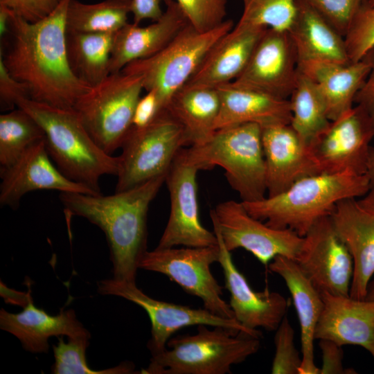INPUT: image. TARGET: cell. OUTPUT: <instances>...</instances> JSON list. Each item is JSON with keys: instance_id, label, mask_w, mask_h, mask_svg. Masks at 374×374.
Masks as SVG:
<instances>
[{"instance_id": "cell-23", "label": "cell", "mask_w": 374, "mask_h": 374, "mask_svg": "<svg viewBox=\"0 0 374 374\" xmlns=\"http://www.w3.org/2000/svg\"><path fill=\"white\" fill-rule=\"evenodd\" d=\"M266 29L237 23L213 45L185 85L216 89L234 81Z\"/></svg>"}, {"instance_id": "cell-18", "label": "cell", "mask_w": 374, "mask_h": 374, "mask_svg": "<svg viewBox=\"0 0 374 374\" xmlns=\"http://www.w3.org/2000/svg\"><path fill=\"white\" fill-rule=\"evenodd\" d=\"M52 161L44 139L30 147L10 167L1 170L0 204L15 208L24 195L38 190L99 195L66 177Z\"/></svg>"}, {"instance_id": "cell-5", "label": "cell", "mask_w": 374, "mask_h": 374, "mask_svg": "<svg viewBox=\"0 0 374 374\" xmlns=\"http://www.w3.org/2000/svg\"><path fill=\"white\" fill-rule=\"evenodd\" d=\"M197 326V333L171 337L141 373L230 374L260 349L258 337L231 328ZM211 327V326H210Z\"/></svg>"}, {"instance_id": "cell-30", "label": "cell", "mask_w": 374, "mask_h": 374, "mask_svg": "<svg viewBox=\"0 0 374 374\" xmlns=\"http://www.w3.org/2000/svg\"><path fill=\"white\" fill-rule=\"evenodd\" d=\"M115 33L67 32L69 62L75 75L91 87L110 74Z\"/></svg>"}, {"instance_id": "cell-32", "label": "cell", "mask_w": 374, "mask_h": 374, "mask_svg": "<svg viewBox=\"0 0 374 374\" xmlns=\"http://www.w3.org/2000/svg\"><path fill=\"white\" fill-rule=\"evenodd\" d=\"M132 0L84 3L71 0L66 10L67 32L115 33L127 22Z\"/></svg>"}, {"instance_id": "cell-12", "label": "cell", "mask_w": 374, "mask_h": 374, "mask_svg": "<svg viewBox=\"0 0 374 374\" xmlns=\"http://www.w3.org/2000/svg\"><path fill=\"white\" fill-rule=\"evenodd\" d=\"M210 216L229 251L244 249L265 266L277 256L295 260L303 242V237L290 229H275L254 218L242 202H220Z\"/></svg>"}, {"instance_id": "cell-35", "label": "cell", "mask_w": 374, "mask_h": 374, "mask_svg": "<svg viewBox=\"0 0 374 374\" xmlns=\"http://www.w3.org/2000/svg\"><path fill=\"white\" fill-rule=\"evenodd\" d=\"M239 24L287 31L294 24L298 0H242Z\"/></svg>"}, {"instance_id": "cell-20", "label": "cell", "mask_w": 374, "mask_h": 374, "mask_svg": "<svg viewBox=\"0 0 374 374\" xmlns=\"http://www.w3.org/2000/svg\"><path fill=\"white\" fill-rule=\"evenodd\" d=\"M335 231L353 262L349 296L364 299L374 276V215L356 198L339 201L330 214Z\"/></svg>"}, {"instance_id": "cell-36", "label": "cell", "mask_w": 374, "mask_h": 374, "mask_svg": "<svg viewBox=\"0 0 374 374\" xmlns=\"http://www.w3.org/2000/svg\"><path fill=\"white\" fill-rule=\"evenodd\" d=\"M350 62L362 60L374 48V6L366 5L357 15L344 36Z\"/></svg>"}, {"instance_id": "cell-44", "label": "cell", "mask_w": 374, "mask_h": 374, "mask_svg": "<svg viewBox=\"0 0 374 374\" xmlns=\"http://www.w3.org/2000/svg\"><path fill=\"white\" fill-rule=\"evenodd\" d=\"M370 64V71L357 92L355 105L361 107L374 125V48L364 57Z\"/></svg>"}, {"instance_id": "cell-37", "label": "cell", "mask_w": 374, "mask_h": 374, "mask_svg": "<svg viewBox=\"0 0 374 374\" xmlns=\"http://www.w3.org/2000/svg\"><path fill=\"white\" fill-rule=\"evenodd\" d=\"M273 374H299L302 363L294 343V331L285 315L275 330Z\"/></svg>"}, {"instance_id": "cell-3", "label": "cell", "mask_w": 374, "mask_h": 374, "mask_svg": "<svg viewBox=\"0 0 374 374\" xmlns=\"http://www.w3.org/2000/svg\"><path fill=\"white\" fill-rule=\"evenodd\" d=\"M369 191L366 175L319 173L298 180L276 195L242 202L254 218L265 221L271 227L290 229L303 237L319 219L330 215L339 201L361 198Z\"/></svg>"}, {"instance_id": "cell-33", "label": "cell", "mask_w": 374, "mask_h": 374, "mask_svg": "<svg viewBox=\"0 0 374 374\" xmlns=\"http://www.w3.org/2000/svg\"><path fill=\"white\" fill-rule=\"evenodd\" d=\"M44 139L37 121L20 107L0 116V171L12 165L30 147Z\"/></svg>"}, {"instance_id": "cell-10", "label": "cell", "mask_w": 374, "mask_h": 374, "mask_svg": "<svg viewBox=\"0 0 374 374\" xmlns=\"http://www.w3.org/2000/svg\"><path fill=\"white\" fill-rule=\"evenodd\" d=\"M218 244L211 247L181 248L156 247L147 251L139 262V269L166 276L187 294L201 299L204 308L227 319H235L229 305L222 299V287L212 274L211 266L219 260Z\"/></svg>"}, {"instance_id": "cell-43", "label": "cell", "mask_w": 374, "mask_h": 374, "mask_svg": "<svg viewBox=\"0 0 374 374\" xmlns=\"http://www.w3.org/2000/svg\"><path fill=\"white\" fill-rule=\"evenodd\" d=\"M319 346L323 360L319 374L349 373V369L344 368L341 346L328 339H319Z\"/></svg>"}, {"instance_id": "cell-17", "label": "cell", "mask_w": 374, "mask_h": 374, "mask_svg": "<svg viewBox=\"0 0 374 374\" xmlns=\"http://www.w3.org/2000/svg\"><path fill=\"white\" fill-rule=\"evenodd\" d=\"M220 250L218 262L223 271L224 286L230 294L229 305L235 319L244 327L275 331L286 315L288 301L280 293L266 289L256 292L235 265L216 224L211 221Z\"/></svg>"}, {"instance_id": "cell-46", "label": "cell", "mask_w": 374, "mask_h": 374, "mask_svg": "<svg viewBox=\"0 0 374 374\" xmlns=\"http://www.w3.org/2000/svg\"><path fill=\"white\" fill-rule=\"evenodd\" d=\"M1 296L4 298L6 302L13 305H21L23 308L33 299L30 290L28 292H22L11 290L8 288L1 281Z\"/></svg>"}, {"instance_id": "cell-28", "label": "cell", "mask_w": 374, "mask_h": 374, "mask_svg": "<svg viewBox=\"0 0 374 374\" xmlns=\"http://www.w3.org/2000/svg\"><path fill=\"white\" fill-rule=\"evenodd\" d=\"M289 33L299 61L350 62L344 36L305 0H298L296 15Z\"/></svg>"}, {"instance_id": "cell-48", "label": "cell", "mask_w": 374, "mask_h": 374, "mask_svg": "<svg viewBox=\"0 0 374 374\" xmlns=\"http://www.w3.org/2000/svg\"><path fill=\"white\" fill-rule=\"evenodd\" d=\"M366 176L368 179L370 191L374 192V148L371 147L368 163L366 171Z\"/></svg>"}, {"instance_id": "cell-6", "label": "cell", "mask_w": 374, "mask_h": 374, "mask_svg": "<svg viewBox=\"0 0 374 374\" xmlns=\"http://www.w3.org/2000/svg\"><path fill=\"white\" fill-rule=\"evenodd\" d=\"M186 150L200 170L222 167L241 202H253L267 197L262 127L259 125L244 123L215 130L204 143Z\"/></svg>"}, {"instance_id": "cell-26", "label": "cell", "mask_w": 374, "mask_h": 374, "mask_svg": "<svg viewBox=\"0 0 374 374\" xmlns=\"http://www.w3.org/2000/svg\"><path fill=\"white\" fill-rule=\"evenodd\" d=\"M299 70L317 88L332 121L355 105L356 95L368 74L370 64L366 58L347 63L309 60L299 61Z\"/></svg>"}, {"instance_id": "cell-1", "label": "cell", "mask_w": 374, "mask_h": 374, "mask_svg": "<svg viewBox=\"0 0 374 374\" xmlns=\"http://www.w3.org/2000/svg\"><path fill=\"white\" fill-rule=\"evenodd\" d=\"M71 0H60L54 10L37 22L12 12L11 41L0 51L10 73L24 82L30 99L58 108H73L91 86L72 71L67 55L66 15Z\"/></svg>"}, {"instance_id": "cell-41", "label": "cell", "mask_w": 374, "mask_h": 374, "mask_svg": "<svg viewBox=\"0 0 374 374\" xmlns=\"http://www.w3.org/2000/svg\"><path fill=\"white\" fill-rule=\"evenodd\" d=\"M60 0H0V4L28 22H37L51 14Z\"/></svg>"}, {"instance_id": "cell-14", "label": "cell", "mask_w": 374, "mask_h": 374, "mask_svg": "<svg viewBox=\"0 0 374 374\" xmlns=\"http://www.w3.org/2000/svg\"><path fill=\"white\" fill-rule=\"evenodd\" d=\"M295 261L321 293L349 296L353 259L330 215L319 219L303 236Z\"/></svg>"}, {"instance_id": "cell-13", "label": "cell", "mask_w": 374, "mask_h": 374, "mask_svg": "<svg viewBox=\"0 0 374 374\" xmlns=\"http://www.w3.org/2000/svg\"><path fill=\"white\" fill-rule=\"evenodd\" d=\"M199 170L183 148L166 176L170 210L157 247H204L218 244L214 231L206 229L200 221L197 183Z\"/></svg>"}, {"instance_id": "cell-22", "label": "cell", "mask_w": 374, "mask_h": 374, "mask_svg": "<svg viewBox=\"0 0 374 374\" xmlns=\"http://www.w3.org/2000/svg\"><path fill=\"white\" fill-rule=\"evenodd\" d=\"M188 23L175 0L167 3L161 17L150 25L140 26L127 23L114 34L110 73L121 71L132 62L155 55Z\"/></svg>"}, {"instance_id": "cell-4", "label": "cell", "mask_w": 374, "mask_h": 374, "mask_svg": "<svg viewBox=\"0 0 374 374\" xmlns=\"http://www.w3.org/2000/svg\"><path fill=\"white\" fill-rule=\"evenodd\" d=\"M17 107L31 115L44 132L48 152L69 179L101 194L99 181L106 175L116 176L118 157L101 149L73 108L63 109L21 99Z\"/></svg>"}, {"instance_id": "cell-27", "label": "cell", "mask_w": 374, "mask_h": 374, "mask_svg": "<svg viewBox=\"0 0 374 374\" xmlns=\"http://www.w3.org/2000/svg\"><path fill=\"white\" fill-rule=\"evenodd\" d=\"M216 89L220 98V109L215 130L244 123H256L265 127L290 123L289 99L240 87L232 82Z\"/></svg>"}, {"instance_id": "cell-7", "label": "cell", "mask_w": 374, "mask_h": 374, "mask_svg": "<svg viewBox=\"0 0 374 374\" xmlns=\"http://www.w3.org/2000/svg\"><path fill=\"white\" fill-rule=\"evenodd\" d=\"M233 26L232 20H225L213 29L199 31L188 23L159 52L132 62L121 71L140 76L144 90L155 91L165 109L213 45Z\"/></svg>"}, {"instance_id": "cell-51", "label": "cell", "mask_w": 374, "mask_h": 374, "mask_svg": "<svg viewBox=\"0 0 374 374\" xmlns=\"http://www.w3.org/2000/svg\"><path fill=\"white\" fill-rule=\"evenodd\" d=\"M368 5L370 6H374V0H368Z\"/></svg>"}, {"instance_id": "cell-34", "label": "cell", "mask_w": 374, "mask_h": 374, "mask_svg": "<svg viewBox=\"0 0 374 374\" xmlns=\"http://www.w3.org/2000/svg\"><path fill=\"white\" fill-rule=\"evenodd\" d=\"M54 345L55 362L52 365L54 374H132L139 373L130 361L122 362L119 365L103 370H93L87 362L86 351L89 344V337L68 338L65 342L62 337H57Z\"/></svg>"}, {"instance_id": "cell-38", "label": "cell", "mask_w": 374, "mask_h": 374, "mask_svg": "<svg viewBox=\"0 0 374 374\" xmlns=\"http://www.w3.org/2000/svg\"><path fill=\"white\" fill-rule=\"evenodd\" d=\"M188 22L199 31H207L225 21L226 0H175Z\"/></svg>"}, {"instance_id": "cell-16", "label": "cell", "mask_w": 374, "mask_h": 374, "mask_svg": "<svg viewBox=\"0 0 374 374\" xmlns=\"http://www.w3.org/2000/svg\"><path fill=\"white\" fill-rule=\"evenodd\" d=\"M299 59L289 32L267 28L249 61L233 82L236 86L289 99L299 75Z\"/></svg>"}, {"instance_id": "cell-31", "label": "cell", "mask_w": 374, "mask_h": 374, "mask_svg": "<svg viewBox=\"0 0 374 374\" xmlns=\"http://www.w3.org/2000/svg\"><path fill=\"white\" fill-rule=\"evenodd\" d=\"M289 101L290 125L301 139L310 147L332 122L323 98L312 81L299 71Z\"/></svg>"}, {"instance_id": "cell-50", "label": "cell", "mask_w": 374, "mask_h": 374, "mask_svg": "<svg viewBox=\"0 0 374 374\" xmlns=\"http://www.w3.org/2000/svg\"><path fill=\"white\" fill-rule=\"evenodd\" d=\"M364 299L374 301V276L368 283L366 296Z\"/></svg>"}, {"instance_id": "cell-42", "label": "cell", "mask_w": 374, "mask_h": 374, "mask_svg": "<svg viewBox=\"0 0 374 374\" xmlns=\"http://www.w3.org/2000/svg\"><path fill=\"white\" fill-rule=\"evenodd\" d=\"M163 109L156 91H146L144 96H141L136 105L131 128L141 129L149 125Z\"/></svg>"}, {"instance_id": "cell-15", "label": "cell", "mask_w": 374, "mask_h": 374, "mask_svg": "<svg viewBox=\"0 0 374 374\" xmlns=\"http://www.w3.org/2000/svg\"><path fill=\"white\" fill-rule=\"evenodd\" d=\"M374 139V125L364 110L355 105L332 121L310 146L321 173L351 172L366 175Z\"/></svg>"}, {"instance_id": "cell-24", "label": "cell", "mask_w": 374, "mask_h": 374, "mask_svg": "<svg viewBox=\"0 0 374 374\" xmlns=\"http://www.w3.org/2000/svg\"><path fill=\"white\" fill-rule=\"evenodd\" d=\"M0 328L16 337L24 349L33 353H48L51 337L91 338L90 332L77 319L73 310H62L56 315H51L35 307L33 299L19 313L1 309Z\"/></svg>"}, {"instance_id": "cell-29", "label": "cell", "mask_w": 374, "mask_h": 374, "mask_svg": "<svg viewBox=\"0 0 374 374\" xmlns=\"http://www.w3.org/2000/svg\"><path fill=\"white\" fill-rule=\"evenodd\" d=\"M165 109L183 127L187 145H199L215 132L220 98L215 88L185 85L173 95Z\"/></svg>"}, {"instance_id": "cell-8", "label": "cell", "mask_w": 374, "mask_h": 374, "mask_svg": "<svg viewBox=\"0 0 374 374\" xmlns=\"http://www.w3.org/2000/svg\"><path fill=\"white\" fill-rule=\"evenodd\" d=\"M144 90L142 78L119 71L82 94L73 109L98 145L109 154L121 148Z\"/></svg>"}, {"instance_id": "cell-25", "label": "cell", "mask_w": 374, "mask_h": 374, "mask_svg": "<svg viewBox=\"0 0 374 374\" xmlns=\"http://www.w3.org/2000/svg\"><path fill=\"white\" fill-rule=\"evenodd\" d=\"M268 267L284 280L297 313L302 353L299 374H319V368L314 363V341L315 329L324 305L321 293L293 259L277 256L269 263Z\"/></svg>"}, {"instance_id": "cell-9", "label": "cell", "mask_w": 374, "mask_h": 374, "mask_svg": "<svg viewBox=\"0 0 374 374\" xmlns=\"http://www.w3.org/2000/svg\"><path fill=\"white\" fill-rule=\"evenodd\" d=\"M187 145L183 127L163 109L149 125L131 128L118 156L115 191L167 174L178 152Z\"/></svg>"}, {"instance_id": "cell-2", "label": "cell", "mask_w": 374, "mask_h": 374, "mask_svg": "<svg viewBox=\"0 0 374 374\" xmlns=\"http://www.w3.org/2000/svg\"><path fill=\"white\" fill-rule=\"evenodd\" d=\"M166 176L107 196L60 193V200L68 214L87 219L105 233L115 279L136 283L139 262L148 251L149 206Z\"/></svg>"}, {"instance_id": "cell-21", "label": "cell", "mask_w": 374, "mask_h": 374, "mask_svg": "<svg viewBox=\"0 0 374 374\" xmlns=\"http://www.w3.org/2000/svg\"><path fill=\"white\" fill-rule=\"evenodd\" d=\"M324 305L314 339L359 346L374 359V301L321 293Z\"/></svg>"}, {"instance_id": "cell-47", "label": "cell", "mask_w": 374, "mask_h": 374, "mask_svg": "<svg viewBox=\"0 0 374 374\" xmlns=\"http://www.w3.org/2000/svg\"><path fill=\"white\" fill-rule=\"evenodd\" d=\"M12 11L0 4V36L4 37L10 31V23Z\"/></svg>"}, {"instance_id": "cell-40", "label": "cell", "mask_w": 374, "mask_h": 374, "mask_svg": "<svg viewBox=\"0 0 374 374\" xmlns=\"http://www.w3.org/2000/svg\"><path fill=\"white\" fill-rule=\"evenodd\" d=\"M24 98H30L28 86L10 73L0 55L1 109L8 111L14 109Z\"/></svg>"}, {"instance_id": "cell-11", "label": "cell", "mask_w": 374, "mask_h": 374, "mask_svg": "<svg viewBox=\"0 0 374 374\" xmlns=\"http://www.w3.org/2000/svg\"><path fill=\"white\" fill-rule=\"evenodd\" d=\"M97 285L99 294L121 297L147 312L151 323V338L147 346L152 355L164 350L167 342L177 331L193 326L224 327L261 337L260 331L248 329L235 319L219 317L204 308H193L153 299L140 290L136 283L112 278L102 280Z\"/></svg>"}, {"instance_id": "cell-39", "label": "cell", "mask_w": 374, "mask_h": 374, "mask_svg": "<svg viewBox=\"0 0 374 374\" xmlns=\"http://www.w3.org/2000/svg\"><path fill=\"white\" fill-rule=\"evenodd\" d=\"M345 36L358 12L368 0H305Z\"/></svg>"}, {"instance_id": "cell-19", "label": "cell", "mask_w": 374, "mask_h": 374, "mask_svg": "<svg viewBox=\"0 0 374 374\" xmlns=\"http://www.w3.org/2000/svg\"><path fill=\"white\" fill-rule=\"evenodd\" d=\"M267 196L280 194L298 180L321 173L311 148L290 124L262 127Z\"/></svg>"}, {"instance_id": "cell-45", "label": "cell", "mask_w": 374, "mask_h": 374, "mask_svg": "<svg viewBox=\"0 0 374 374\" xmlns=\"http://www.w3.org/2000/svg\"><path fill=\"white\" fill-rule=\"evenodd\" d=\"M172 0H132L131 13L133 15L134 24H139L145 19L153 21L159 19L163 11L161 9L163 2L166 5Z\"/></svg>"}, {"instance_id": "cell-49", "label": "cell", "mask_w": 374, "mask_h": 374, "mask_svg": "<svg viewBox=\"0 0 374 374\" xmlns=\"http://www.w3.org/2000/svg\"><path fill=\"white\" fill-rule=\"evenodd\" d=\"M359 204L374 215V192L369 191L366 195L358 199Z\"/></svg>"}]
</instances>
